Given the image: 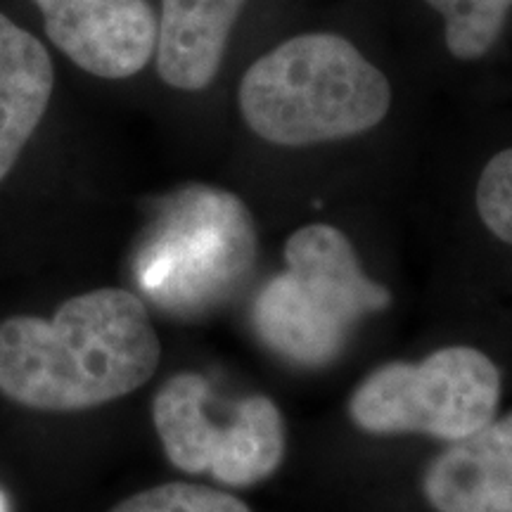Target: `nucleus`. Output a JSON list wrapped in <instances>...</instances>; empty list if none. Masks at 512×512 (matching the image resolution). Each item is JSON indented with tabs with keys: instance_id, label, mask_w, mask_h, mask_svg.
Here are the masks:
<instances>
[{
	"instance_id": "f03ea898",
	"label": "nucleus",
	"mask_w": 512,
	"mask_h": 512,
	"mask_svg": "<svg viewBox=\"0 0 512 512\" xmlns=\"http://www.w3.org/2000/svg\"><path fill=\"white\" fill-rule=\"evenodd\" d=\"M238 100L261 140L306 147L373 131L392 107V86L347 38L302 34L247 69Z\"/></svg>"
},
{
	"instance_id": "f257e3e1",
	"label": "nucleus",
	"mask_w": 512,
	"mask_h": 512,
	"mask_svg": "<svg viewBox=\"0 0 512 512\" xmlns=\"http://www.w3.org/2000/svg\"><path fill=\"white\" fill-rule=\"evenodd\" d=\"M159 356L143 299L102 287L64 302L50 320L0 323V394L34 411H88L147 384Z\"/></svg>"
},
{
	"instance_id": "4468645a",
	"label": "nucleus",
	"mask_w": 512,
	"mask_h": 512,
	"mask_svg": "<svg viewBox=\"0 0 512 512\" xmlns=\"http://www.w3.org/2000/svg\"><path fill=\"white\" fill-rule=\"evenodd\" d=\"M0 512H8V501H5L3 491H0Z\"/></svg>"
},
{
	"instance_id": "0eeeda50",
	"label": "nucleus",
	"mask_w": 512,
	"mask_h": 512,
	"mask_svg": "<svg viewBox=\"0 0 512 512\" xmlns=\"http://www.w3.org/2000/svg\"><path fill=\"white\" fill-rule=\"evenodd\" d=\"M46 34L83 72L128 79L157 48V15L147 0H34Z\"/></svg>"
},
{
	"instance_id": "f8f14e48",
	"label": "nucleus",
	"mask_w": 512,
	"mask_h": 512,
	"mask_svg": "<svg viewBox=\"0 0 512 512\" xmlns=\"http://www.w3.org/2000/svg\"><path fill=\"white\" fill-rule=\"evenodd\" d=\"M110 512H252L240 498L202 484L171 482L126 498Z\"/></svg>"
},
{
	"instance_id": "1a4fd4ad",
	"label": "nucleus",
	"mask_w": 512,
	"mask_h": 512,
	"mask_svg": "<svg viewBox=\"0 0 512 512\" xmlns=\"http://www.w3.org/2000/svg\"><path fill=\"white\" fill-rule=\"evenodd\" d=\"M247 0H162L157 72L178 91H204L219 74L230 31Z\"/></svg>"
},
{
	"instance_id": "ddd939ff",
	"label": "nucleus",
	"mask_w": 512,
	"mask_h": 512,
	"mask_svg": "<svg viewBox=\"0 0 512 512\" xmlns=\"http://www.w3.org/2000/svg\"><path fill=\"white\" fill-rule=\"evenodd\" d=\"M477 211L498 240L512 245V147L484 166L477 183Z\"/></svg>"
},
{
	"instance_id": "423d86ee",
	"label": "nucleus",
	"mask_w": 512,
	"mask_h": 512,
	"mask_svg": "<svg viewBox=\"0 0 512 512\" xmlns=\"http://www.w3.org/2000/svg\"><path fill=\"white\" fill-rule=\"evenodd\" d=\"M209 399V380L197 373H178L157 392L152 420L171 465L188 475L207 472L228 486L271 477L287 451L285 418L275 401L247 396L221 427L207 413Z\"/></svg>"
},
{
	"instance_id": "6e6552de",
	"label": "nucleus",
	"mask_w": 512,
	"mask_h": 512,
	"mask_svg": "<svg viewBox=\"0 0 512 512\" xmlns=\"http://www.w3.org/2000/svg\"><path fill=\"white\" fill-rule=\"evenodd\" d=\"M437 512H512V413L451 441L422 475Z\"/></svg>"
},
{
	"instance_id": "39448f33",
	"label": "nucleus",
	"mask_w": 512,
	"mask_h": 512,
	"mask_svg": "<svg viewBox=\"0 0 512 512\" xmlns=\"http://www.w3.org/2000/svg\"><path fill=\"white\" fill-rule=\"evenodd\" d=\"M501 370L475 347H446L425 361L384 363L349 396L347 411L368 434H427L460 441L496 418Z\"/></svg>"
},
{
	"instance_id": "7ed1b4c3",
	"label": "nucleus",
	"mask_w": 512,
	"mask_h": 512,
	"mask_svg": "<svg viewBox=\"0 0 512 512\" xmlns=\"http://www.w3.org/2000/svg\"><path fill=\"white\" fill-rule=\"evenodd\" d=\"M285 264L256 297L254 325L287 361L325 366L358 320L387 309V287L363 273L354 245L335 226L311 223L292 233Z\"/></svg>"
},
{
	"instance_id": "9d476101",
	"label": "nucleus",
	"mask_w": 512,
	"mask_h": 512,
	"mask_svg": "<svg viewBox=\"0 0 512 512\" xmlns=\"http://www.w3.org/2000/svg\"><path fill=\"white\" fill-rule=\"evenodd\" d=\"M55 88L46 46L0 12V181L41 124Z\"/></svg>"
},
{
	"instance_id": "20e7f679",
	"label": "nucleus",
	"mask_w": 512,
	"mask_h": 512,
	"mask_svg": "<svg viewBox=\"0 0 512 512\" xmlns=\"http://www.w3.org/2000/svg\"><path fill=\"white\" fill-rule=\"evenodd\" d=\"M245 202L211 185H185L162 202L136 254V280L166 311L195 313L228 299L254 266Z\"/></svg>"
},
{
	"instance_id": "9b49d317",
	"label": "nucleus",
	"mask_w": 512,
	"mask_h": 512,
	"mask_svg": "<svg viewBox=\"0 0 512 512\" xmlns=\"http://www.w3.org/2000/svg\"><path fill=\"white\" fill-rule=\"evenodd\" d=\"M446 19L444 41L456 60H479L503 34L512 0H425Z\"/></svg>"
}]
</instances>
